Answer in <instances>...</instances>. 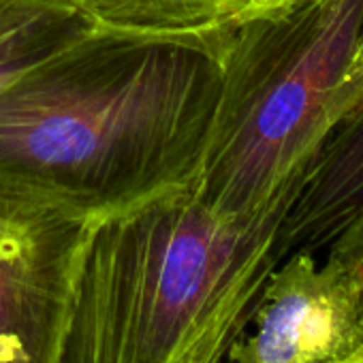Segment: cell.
<instances>
[{"mask_svg":"<svg viewBox=\"0 0 363 363\" xmlns=\"http://www.w3.org/2000/svg\"><path fill=\"white\" fill-rule=\"evenodd\" d=\"M214 41L94 28L0 94V191L90 223L195 177Z\"/></svg>","mask_w":363,"mask_h":363,"instance_id":"1","label":"cell"},{"mask_svg":"<svg viewBox=\"0 0 363 363\" xmlns=\"http://www.w3.org/2000/svg\"><path fill=\"white\" fill-rule=\"evenodd\" d=\"M286 216L218 212L189 182L92 223L60 363H225L284 259Z\"/></svg>","mask_w":363,"mask_h":363,"instance_id":"2","label":"cell"},{"mask_svg":"<svg viewBox=\"0 0 363 363\" xmlns=\"http://www.w3.org/2000/svg\"><path fill=\"white\" fill-rule=\"evenodd\" d=\"M220 84L195 195L227 214L295 206L363 94V0H291L216 39Z\"/></svg>","mask_w":363,"mask_h":363,"instance_id":"3","label":"cell"},{"mask_svg":"<svg viewBox=\"0 0 363 363\" xmlns=\"http://www.w3.org/2000/svg\"><path fill=\"white\" fill-rule=\"evenodd\" d=\"M90 227L0 191V363H60Z\"/></svg>","mask_w":363,"mask_h":363,"instance_id":"4","label":"cell"},{"mask_svg":"<svg viewBox=\"0 0 363 363\" xmlns=\"http://www.w3.org/2000/svg\"><path fill=\"white\" fill-rule=\"evenodd\" d=\"M363 348L354 289L314 252H291L269 276L246 333L225 363H335Z\"/></svg>","mask_w":363,"mask_h":363,"instance_id":"5","label":"cell"},{"mask_svg":"<svg viewBox=\"0 0 363 363\" xmlns=\"http://www.w3.org/2000/svg\"><path fill=\"white\" fill-rule=\"evenodd\" d=\"M363 210V94L320 147L280 235L282 257L314 252Z\"/></svg>","mask_w":363,"mask_h":363,"instance_id":"6","label":"cell"},{"mask_svg":"<svg viewBox=\"0 0 363 363\" xmlns=\"http://www.w3.org/2000/svg\"><path fill=\"white\" fill-rule=\"evenodd\" d=\"M96 28L160 39L214 41L252 13L261 0H79Z\"/></svg>","mask_w":363,"mask_h":363,"instance_id":"7","label":"cell"},{"mask_svg":"<svg viewBox=\"0 0 363 363\" xmlns=\"http://www.w3.org/2000/svg\"><path fill=\"white\" fill-rule=\"evenodd\" d=\"M94 28L79 0H0V94Z\"/></svg>","mask_w":363,"mask_h":363,"instance_id":"8","label":"cell"},{"mask_svg":"<svg viewBox=\"0 0 363 363\" xmlns=\"http://www.w3.org/2000/svg\"><path fill=\"white\" fill-rule=\"evenodd\" d=\"M327 259L337 263L348 276L357 295V308L363 327V210L357 212L348 225L331 240L327 246Z\"/></svg>","mask_w":363,"mask_h":363,"instance_id":"9","label":"cell"},{"mask_svg":"<svg viewBox=\"0 0 363 363\" xmlns=\"http://www.w3.org/2000/svg\"><path fill=\"white\" fill-rule=\"evenodd\" d=\"M335 363H363V348L354 354H350L348 359H342V361H335Z\"/></svg>","mask_w":363,"mask_h":363,"instance_id":"10","label":"cell"},{"mask_svg":"<svg viewBox=\"0 0 363 363\" xmlns=\"http://www.w3.org/2000/svg\"><path fill=\"white\" fill-rule=\"evenodd\" d=\"M291 0H261L263 7H278V5H286Z\"/></svg>","mask_w":363,"mask_h":363,"instance_id":"11","label":"cell"}]
</instances>
